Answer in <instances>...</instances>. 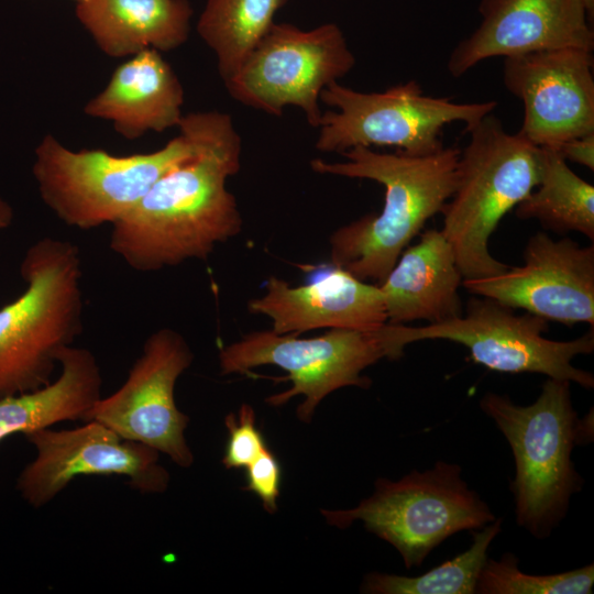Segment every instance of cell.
Wrapping results in <instances>:
<instances>
[{
	"label": "cell",
	"mask_w": 594,
	"mask_h": 594,
	"mask_svg": "<svg viewBox=\"0 0 594 594\" xmlns=\"http://www.w3.org/2000/svg\"><path fill=\"white\" fill-rule=\"evenodd\" d=\"M224 425L229 435L222 457L226 469L246 468L267 448L262 431L256 427L255 411L249 404H242L237 416L229 413Z\"/></svg>",
	"instance_id": "484cf974"
},
{
	"label": "cell",
	"mask_w": 594,
	"mask_h": 594,
	"mask_svg": "<svg viewBox=\"0 0 594 594\" xmlns=\"http://www.w3.org/2000/svg\"><path fill=\"white\" fill-rule=\"evenodd\" d=\"M25 290L0 308V399L52 382L59 353L82 331L78 246L44 237L24 254Z\"/></svg>",
	"instance_id": "277c9868"
},
{
	"label": "cell",
	"mask_w": 594,
	"mask_h": 594,
	"mask_svg": "<svg viewBox=\"0 0 594 594\" xmlns=\"http://www.w3.org/2000/svg\"><path fill=\"white\" fill-rule=\"evenodd\" d=\"M540 178L532 191L516 206L519 219L538 220L543 228L576 231L594 239V187L578 176L552 147L538 146Z\"/></svg>",
	"instance_id": "7402d4cb"
},
{
	"label": "cell",
	"mask_w": 594,
	"mask_h": 594,
	"mask_svg": "<svg viewBox=\"0 0 594 594\" xmlns=\"http://www.w3.org/2000/svg\"><path fill=\"white\" fill-rule=\"evenodd\" d=\"M194 353L177 331L162 328L144 342L125 382L100 397L84 422L98 421L122 439L141 442L165 453L180 468H190L194 454L185 431L189 417L175 402L178 377L191 365Z\"/></svg>",
	"instance_id": "7c38bea8"
},
{
	"label": "cell",
	"mask_w": 594,
	"mask_h": 594,
	"mask_svg": "<svg viewBox=\"0 0 594 594\" xmlns=\"http://www.w3.org/2000/svg\"><path fill=\"white\" fill-rule=\"evenodd\" d=\"M13 220L12 207L0 197V230L8 228Z\"/></svg>",
	"instance_id": "f1b7e54d"
},
{
	"label": "cell",
	"mask_w": 594,
	"mask_h": 594,
	"mask_svg": "<svg viewBox=\"0 0 594 594\" xmlns=\"http://www.w3.org/2000/svg\"><path fill=\"white\" fill-rule=\"evenodd\" d=\"M354 65L355 56L336 23L311 30L274 23L224 86L238 102L272 116L297 107L318 129L321 91Z\"/></svg>",
	"instance_id": "8fae6325"
},
{
	"label": "cell",
	"mask_w": 594,
	"mask_h": 594,
	"mask_svg": "<svg viewBox=\"0 0 594 594\" xmlns=\"http://www.w3.org/2000/svg\"><path fill=\"white\" fill-rule=\"evenodd\" d=\"M502 518L477 529L468 550L433 569L406 576L381 572L364 575L360 586L366 594H474L490 544L502 530Z\"/></svg>",
	"instance_id": "cb8c5ba5"
},
{
	"label": "cell",
	"mask_w": 594,
	"mask_h": 594,
	"mask_svg": "<svg viewBox=\"0 0 594 594\" xmlns=\"http://www.w3.org/2000/svg\"><path fill=\"white\" fill-rule=\"evenodd\" d=\"M459 464L437 461L398 481L380 477L374 492L350 509H321L326 521L346 529L355 521L393 546L407 569L420 566L446 539L495 520L488 505L469 488Z\"/></svg>",
	"instance_id": "52a82bcc"
},
{
	"label": "cell",
	"mask_w": 594,
	"mask_h": 594,
	"mask_svg": "<svg viewBox=\"0 0 594 594\" xmlns=\"http://www.w3.org/2000/svg\"><path fill=\"white\" fill-rule=\"evenodd\" d=\"M251 314L271 319L272 331L296 334L316 329H376L387 322L378 285L332 266L301 286L271 276L263 296L248 304Z\"/></svg>",
	"instance_id": "e0dca14e"
},
{
	"label": "cell",
	"mask_w": 594,
	"mask_h": 594,
	"mask_svg": "<svg viewBox=\"0 0 594 594\" xmlns=\"http://www.w3.org/2000/svg\"><path fill=\"white\" fill-rule=\"evenodd\" d=\"M462 285L474 296L546 320L594 324V246L568 238L556 241L538 232L526 244L524 265Z\"/></svg>",
	"instance_id": "5bb4252c"
},
{
	"label": "cell",
	"mask_w": 594,
	"mask_h": 594,
	"mask_svg": "<svg viewBox=\"0 0 594 594\" xmlns=\"http://www.w3.org/2000/svg\"><path fill=\"white\" fill-rule=\"evenodd\" d=\"M289 0H207L196 30L215 53L223 84L232 78Z\"/></svg>",
	"instance_id": "603a6c76"
},
{
	"label": "cell",
	"mask_w": 594,
	"mask_h": 594,
	"mask_svg": "<svg viewBox=\"0 0 594 594\" xmlns=\"http://www.w3.org/2000/svg\"><path fill=\"white\" fill-rule=\"evenodd\" d=\"M480 25L451 52L447 69L459 78L480 62L578 47L593 51L594 33L582 0H481Z\"/></svg>",
	"instance_id": "2e32d148"
},
{
	"label": "cell",
	"mask_w": 594,
	"mask_h": 594,
	"mask_svg": "<svg viewBox=\"0 0 594 594\" xmlns=\"http://www.w3.org/2000/svg\"><path fill=\"white\" fill-rule=\"evenodd\" d=\"M570 384L548 377L530 405L491 392L480 399V408L493 419L514 457L515 477L509 488L516 522L537 539L548 538L560 525L572 495L584 483L572 451L592 442L593 411L579 418Z\"/></svg>",
	"instance_id": "3957f363"
},
{
	"label": "cell",
	"mask_w": 594,
	"mask_h": 594,
	"mask_svg": "<svg viewBox=\"0 0 594 594\" xmlns=\"http://www.w3.org/2000/svg\"><path fill=\"white\" fill-rule=\"evenodd\" d=\"M582 2L584 3V7L587 11V14L588 16H593V12H594V0H582Z\"/></svg>",
	"instance_id": "f546056e"
},
{
	"label": "cell",
	"mask_w": 594,
	"mask_h": 594,
	"mask_svg": "<svg viewBox=\"0 0 594 594\" xmlns=\"http://www.w3.org/2000/svg\"><path fill=\"white\" fill-rule=\"evenodd\" d=\"M554 150L565 160L594 169V132L570 139Z\"/></svg>",
	"instance_id": "83f0119b"
},
{
	"label": "cell",
	"mask_w": 594,
	"mask_h": 594,
	"mask_svg": "<svg viewBox=\"0 0 594 594\" xmlns=\"http://www.w3.org/2000/svg\"><path fill=\"white\" fill-rule=\"evenodd\" d=\"M36 455L18 476L16 488L31 506L51 503L79 475H121L142 494L164 493L169 472L160 452L141 442L122 439L98 421L74 429H36L24 433Z\"/></svg>",
	"instance_id": "4fadbf2b"
},
{
	"label": "cell",
	"mask_w": 594,
	"mask_h": 594,
	"mask_svg": "<svg viewBox=\"0 0 594 594\" xmlns=\"http://www.w3.org/2000/svg\"><path fill=\"white\" fill-rule=\"evenodd\" d=\"M470 141L460 151L457 185L441 213V232L452 245L464 279L504 272L488 240L504 216L538 185V146L508 133L492 113L465 130Z\"/></svg>",
	"instance_id": "8992f818"
},
{
	"label": "cell",
	"mask_w": 594,
	"mask_h": 594,
	"mask_svg": "<svg viewBox=\"0 0 594 594\" xmlns=\"http://www.w3.org/2000/svg\"><path fill=\"white\" fill-rule=\"evenodd\" d=\"M198 116L195 154L163 175L112 224L109 246L134 271L205 261L217 244L242 230L237 199L227 188L241 166V136L228 113L211 110Z\"/></svg>",
	"instance_id": "6da1fadb"
},
{
	"label": "cell",
	"mask_w": 594,
	"mask_h": 594,
	"mask_svg": "<svg viewBox=\"0 0 594 594\" xmlns=\"http://www.w3.org/2000/svg\"><path fill=\"white\" fill-rule=\"evenodd\" d=\"M403 354L393 342L386 322L371 330L329 329L312 338L279 334L271 329L252 331L223 346L218 359L221 375L249 374L262 365L286 371L292 386L265 402L279 407L302 396L296 415L309 424L329 394L348 386L369 388L371 380L362 372L382 359L398 360Z\"/></svg>",
	"instance_id": "ba28073f"
},
{
	"label": "cell",
	"mask_w": 594,
	"mask_h": 594,
	"mask_svg": "<svg viewBox=\"0 0 594 594\" xmlns=\"http://www.w3.org/2000/svg\"><path fill=\"white\" fill-rule=\"evenodd\" d=\"M179 133L151 153L114 155L101 148L73 151L52 134L35 148L33 176L43 202L65 224L80 230L113 224L129 213L169 169L199 144L198 112L184 114Z\"/></svg>",
	"instance_id": "5b68a950"
},
{
	"label": "cell",
	"mask_w": 594,
	"mask_h": 594,
	"mask_svg": "<svg viewBox=\"0 0 594 594\" xmlns=\"http://www.w3.org/2000/svg\"><path fill=\"white\" fill-rule=\"evenodd\" d=\"M77 2L81 1V0H76Z\"/></svg>",
	"instance_id": "4dcf8cb0"
},
{
	"label": "cell",
	"mask_w": 594,
	"mask_h": 594,
	"mask_svg": "<svg viewBox=\"0 0 594 594\" xmlns=\"http://www.w3.org/2000/svg\"><path fill=\"white\" fill-rule=\"evenodd\" d=\"M463 276L452 245L441 230L429 229L407 246L378 285L385 301L387 323L416 320L440 323L461 316L459 295Z\"/></svg>",
	"instance_id": "d6986e66"
},
{
	"label": "cell",
	"mask_w": 594,
	"mask_h": 594,
	"mask_svg": "<svg viewBox=\"0 0 594 594\" xmlns=\"http://www.w3.org/2000/svg\"><path fill=\"white\" fill-rule=\"evenodd\" d=\"M61 375L33 392L0 399V441L65 420L84 421L101 397L102 376L91 351L67 346L58 356Z\"/></svg>",
	"instance_id": "44dd1931"
},
{
	"label": "cell",
	"mask_w": 594,
	"mask_h": 594,
	"mask_svg": "<svg viewBox=\"0 0 594 594\" xmlns=\"http://www.w3.org/2000/svg\"><path fill=\"white\" fill-rule=\"evenodd\" d=\"M594 564L556 574H529L518 566L514 553L498 560L487 558L475 588L476 594H591Z\"/></svg>",
	"instance_id": "d4e9b609"
},
{
	"label": "cell",
	"mask_w": 594,
	"mask_h": 594,
	"mask_svg": "<svg viewBox=\"0 0 594 594\" xmlns=\"http://www.w3.org/2000/svg\"><path fill=\"white\" fill-rule=\"evenodd\" d=\"M194 14L188 0H81L76 16L108 56H133L145 48L182 46Z\"/></svg>",
	"instance_id": "ffe728a7"
},
{
	"label": "cell",
	"mask_w": 594,
	"mask_h": 594,
	"mask_svg": "<svg viewBox=\"0 0 594 594\" xmlns=\"http://www.w3.org/2000/svg\"><path fill=\"white\" fill-rule=\"evenodd\" d=\"M389 332L399 350L424 340H449L464 345L475 363L501 373H538L551 378L594 387L592 373L578 369L572 360L594 350L593 329L569 341L542 336L548 320L486 297L469 300L465 315L435 324H392Z\"/></svg>",
	"instance_id": "30bf717a"
},
{
	"label": "cell",
	"mask_w": 594,
	"mask_h": 594,
	"mask_svg": "<svg viewBox=\"0 0 594 594\" xmlns=\"http://www.w3.org/2000/svg\"><path fill=\"white\" fill-rule=\"evenodd\" d=\"M183 103L184 89L172 66L161 52L145 48L114 69L84 112L111 121L120 135L135 140L178 127Z\"/></svg>",
	"instance_id": "ac0fdd59"
},
{
	"label": "cell",
	"mask_w": 594,
	"mask_h": 594,
	"mask_svg": "<svg viewBox=\"0 0 594 594\" xmlns=\"http://www.w3.org/2000/svg\"><path fill=\"white\" fill-rule=\"evenodd\" d=\"M245 469L246 483L243 490L255 494L264 510L274 514L277 510L282 485V466L278 459L267 447Z\"/></svg>",
	"instance_id": "4316f807"
},
{
	"label": "cell",
	"mask_w": 594,
	"mask_h": 594,
	"mask_svg": "<svg viewBox=\"0 0 594 594\" xmlns=\"http://www.w3.org/2000/svg\"><path fill=\"white\" fill-rule=\"evenodd\" d=\"M505 88L524 105L518 133L556 148L594 132L592 51L563 47L504 57Z\"/></svg>",
	"instance_id": "9a60e30c"
},
{
	"label": "cell",
	"mask_w": 594,
	"mask_h": 594,
	"mask_svg": "<svg viewBox=\"0 0 594 594\" xmlns=\"http://www.w3.org/2000/svg\"><path fill=\"white\" fill-rule=\"evenodd\" d=\"M320 101L333 110L322 112L315 147L343 152L355 146H392L397 152L424 156L443 148L447 124L463 122L465 130L492 113L497 102H454L425 95L416 80L384 91L364 92L332 82Z\"/></svg>",
	"instance_id": "9c48e42d"
},
{
	"label": "cell",
	"mask_w": 594,
	"mask_h": 594,
	"mask_svg": "<svg viewBox=\"0 0 594 594\" xmlns=\"http://www.w3.org/2000/svg\"><path fill=\"white\" fill-rule=\"evenodd\" d=\"M343 162L315 158L318 174L363 178L384 186L380 213L340 227L330 237V262L353 276L380 285L426 222L441 212L457 185L460 150L450 146L424 155L380 153L355 146Z\"/></svg>",
	"instance_id": "7a4b0ae2"
}]
</instances>
